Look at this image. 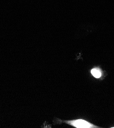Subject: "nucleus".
<instances>
[{
	"instance_id": "obj_1",
	"label": "nucleus",
	"mask_w": 114,
	"mask_h": 128,
	"mask_svg": "<svg viewBox=\"0 0 114 128\" xmlns=\"http://www.w3.org/2000/svg\"><path fill=\"white\" fill-rule=\"evenodd\" d=\"M68 124L78 128H92L93 127V126L89 122L82 119L70 121Z\"/></svg>"
},
{
	"instance_id": "obj_2",
	"label": "nucleus",
	"mask_w": 114,
	"mask_h": 128,
	"mask_svg": "<svg viewBox=\"0 0 114 128\" xmlns=\"http://www.w3.org/2000/svg\"><path fill=\"white\" fill-rule=\"evenodd\" d=\"M91 73L93 76H94L96 78H99L101 76V74L100 72V71L96 69H92L91 70Z\"/></svg>"
}]
</instances>
